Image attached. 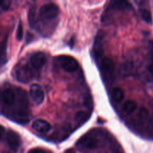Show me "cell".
Here are the masks:
<instances>
[{"instance_id": "cell-5", "label": "cell", "mask_w": 153, "mask_h": 153, "mask_svg": "<svg viewBox=\"0 0 153 153\" xmlns=\"http://www.w3.org/2000/svg\"><path fill=\"white\" fill-rule=\"evenodd\" d=\"M16 77L19 82H28L32 77V72L27 65H22L17 67L16 70Z\"/></svg>"}, {"instance_id": "cell-20", "label": "cell", "mask_w": 153, "mask_h": 153, "mask_svg": "<svg viewBox=\"0 0 153 153\" xmlns=\"http://www.w3.org/2000/svg\"><path fill=\"white\" fill-rule=\"evenodd\" d=\"M4 127H3L2 126L0 125V139H1V137H2V135L4 134Z\"/></svg>"}, {"instance_id": "cell-21", "label": "cell", "mask_w": 153, "mask_h": 153, "mask_svg": "<svg viewBox=\"0 0 153 153\" xmlns=\"http://www.w3.org/2000/svg\"><path fill=\"white\" fill-rule=\"evenodd\" d=\"M148 70H149L150 73L153 76V64H150L149 67H148Z\"/></svg>"}, {"instance_id": "cell-7", "label": "cell", "mask_w": 153, "mask_h": 153, "mask_svg": "<svg viewBox=\"0 0 153 153\" xmlns=\"http://www.w3.org/2000/svg\"><path fill=\"white\" fill-rule=\"evenodd\" d=\"M30 65L33 69L39 70L44 65L46 62V56L43 52H35L30 58Z\"/></svg>"}, {"instance_id": "cell-4", "label": "cell", "mask_w": 153, "mask_h": 153, "mask_svg": "<svg viewBox=\"0 0 153 153\" xmlns=\"http://www.w3.org/2000/svg\"><path fill=\"white\" fill-rule=\"evenodd\" d=\"M29 97L37 105H40L44 100V93L41 87L38 84H33L29 88Z\"/></svg>"}, {"instance_id": "cell-12", "label": "cell", "mask_w": 153, "mask_h": 153, "mask_svg": "<svg viewBox=\"0 0 153 153\" xmlns=\"http://www.w3.org/2000/svg\"><path fill=\"white\" fill-rule=\"evenodd\" d=\"M140 14L141 18L144 22L148 24L152 23V17L151 12L146 8H142L140 10Z\"/></svg>"}, {"instance_id": "cell-19", "label": "cell", "mask_w": 153, "mask_h": 153, "mask_svg": "<svg viewBox=\"0 0 153 153\" xmlns=\"http://www.w3.org/2000/svg\"><path fill=\"white\" fill-rule=\"evenodd\" d=\"M28 153H46L44 149H38V148H36V149H32L29 151Z\"/></svg>"}, {"instance_id": "cell-2", "label": "cell", "mask_w": 153, "mask_h": 153, "mask_svg": "<svg viewBox=\"0 0 153 153\" xmlns=\"http://www.w3.org/2000/svg\"><path fill=\"white\" fill-rule=\"evenodd\" d=\"M58 62L62 68L65 71L72 73L79 67L78 61L74 58L68 55H62L58 58Z\"/></svg>"}, {"instance_id": "cell-6", "label": "cell", "mask_w": 153, "mask_h": 153, "mask_svg": "<svg viewBox=\"0 0 153 153\" xmlns=\"http://www.w3.org/2000/svg\"><path fill=\"white\" fill-rule=\"evenodd\" d=\"M6 141L11 150L16 151L20 145V137L15 131H9L6 134Z\"/></svg>"}, {"instance_id": "cell-15", "label": "cell", "mask_w": 153, "mask_h": 153, "mask_svg": "<svg viewBox=\"0 0 153 153\" xmlns=\"http://www.w3.org/2000/svg\"><path fill=\"white\" fill-rule=\"evenodd\" d=\"M110 4L111 7L116 9H126L130 6L126 1H112Z\"/></svg>"}, {"instance_id": "cell-13", "label": "cell", "mask_w": 153, "mask_h": 153, "mask_svg": "<svg viewBox=\"0 0 153 153\" xmlns=\"http://www.w3.org/2000/svg\"><path fill=\"white\" fill-rule=\"evenodd\" d=\"M136 108V103L134 100H127L123 105V109L126 113L130 114Z\"/></svg>"}, {"instance_id": "cell-22", "label": "cell", "mask_w": 153, "mask_h": 153, "mask_svg": "<svg viewBox=\"0 0 153 153\" xmlns=\"http://www.w3.org/2000/svg\"><path fill=\"white\" fill-rule=\"evenodd\" d=\"M65 153H74V152H73V151H71V150H68V151H67V152H66Z\"/></svg>"}, {"instance_id": "cell-11", "label": "cell", "mask_w": 153, "mask_h": 153, "mask_svg": "<svg viewBox=\"0 0 153 153\" xmlns=\"http://www.w3.org/2000/svg\"><path fill=\"white\" fill-rule=\"evenodd\" d=\"M89 118V113L83 111H80L75 114V120L79 124L84 123Z\"/></svg>"}, {"instance_id": "cell-23", "label": "cell", "mask_w": 153, "mask_h": 153, "mask_svg": "<svg viewBox=\"0 0 153 153\" xmlns=\"http://www.w3.org/2000/svg\"><path fill=\"white\" fill-rule=\"evenodd\" d=\"M2 95H1V94H0V107H1V101H2Z\"/></svg>"}, {"instance_id": "cell-10", "label": "cell", "mask_w": 153, "mask_h": 153, "mask_svg": "<svg viewBox=\"0 0 153 153\" xmlns=\"http://www.w3.org/2000/svg\"><path fill=\"white\" fill-rule=\"evenodd\" d=\"M114 68H115L114 63L110 58L104 57L101 60L102 71L106 75V77H110V76H111L113 74Z\"/></svg>"}, {"instance_id": "cell-16", "label": "cell", "mask_w": 153, "mask_h": 153, "mask_svg": "<svg viewBox=\"0 0 153 153\" xmlns=\"http://www.w3.org/2000/svg\"><path fill=\"white\" fill-rule=\"evenodd\" d=\"M23 36V28H22V24L21 21H20L18 26L16 28V38L18 41H20L22 39Z\"/></svg>"}, {"instance_id": "cell-1", "label": "cell", "mask_w": 153, "mask_h": 153, "mask_svg": "<svg viewBox=\"0 0 153 153\" xmlns=\"http://www.w3.org/2000/svg\"><path fill=\"white\" fill-rule=\"evenodd\" d=\"M98 140L93 136L84 135L76 143V147L80 150H92L97 147Z\"/></svg>"}, {"instance_id": "cell-9", "label": "cell", "mask_w": 153, "mask_h": 153, "mask_svg": "<svg viewBox=\"0 0 153 153\" xmlns=\"http://www.w3.org/2000/svg\"><path fill=\"white\" fill-rule=\"evenodd\" d=\"M32 128L38 132L46 134L50 131L52 126L47 121L44 120L38 119L33 122Z\"/></svg>"}, {"instance_id": "cell-14", "label": "cell", "mask_w": 153, "mask_h": 153, "mask_svg": "<svg viewBox=\"0 0 153 153\" xmlns=\"http://www.w3.org/2000/svg\"><path fill=\"white\" fill-rule=\"evenodd\" d=\"M112 99L117 102H120L124 99V92L119 88H113L112 91Z\"/></svg>"}, {"instance_id": "cell-17", "label": "cell", "mask_w": 153, "mask_h": 153, "mask_svg": "<svg viewBox=\"0 0 153 153\" xmlns=\"http://www.w3.org/2000/svg\"><path fill=\"white\" fill-rule=\"evenodd\" d=\"M140 117L141 119L142 120H145L146 118H148V111L146 108H142L140 111V113H139Z\"/></svg>"}, {"instance_id": "cell-18", "label": "cell", "mask_w": 153, "mask_h": 153, "mask_svg": "<svg viewBox=\"0 0 153 153\" xmlns=\"http://www.w3.org/2000/svg\"><path fill=\"white\" fill-rule=\"evenodd\" d=\"M10 4V1H0V10H6L8 9Z\"/></svg>"}, {"instance_id": "cell-3", "label": "cell", "mask_w": 153, "mask_h": 153, "mask_svg": "<svg viewBox=\"0 0 153 153\" xmlns=\"http://www.w3.org/2000/svg\"><path fill=\"white\" fill-rule=\"evenodd\" d=\"M39 13L40 17L44 19H54L58 13V7L54 3H47L40 7Z\"/></svg>"}, {"instance_id": "cell-8", "label": "cell", "mask_w": 153, "mask_h": 153, "mask_svg": "<svg viewBox=\"0 0 153 153\" xmlns=\"http://www.w3.org/2000/svg\"><path fill=\"white\" fill-rule=\"evenodd\" d=\"M2 100L3 103L7 107L13 105L16 101V94L11 88H6L2 94Z\"/></svg>"}]
</instances>
